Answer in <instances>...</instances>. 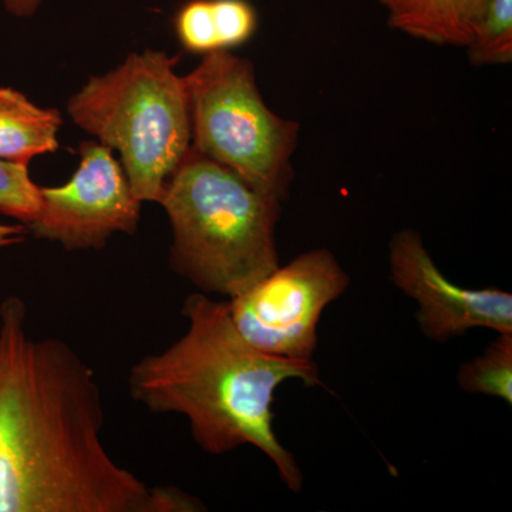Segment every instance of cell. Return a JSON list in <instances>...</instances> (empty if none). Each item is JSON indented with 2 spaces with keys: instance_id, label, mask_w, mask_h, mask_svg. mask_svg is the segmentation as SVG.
Segmentation results:
<instances>
[{
  "instance_id": "cell-1",
  "label": "cell",
  "mask_w": 512,
  "mask_h": 512,
  "mask_svg": "<svg viewBox=\"0 0 512 512\" xmlns=\"http://www.w3.org/2000/svg\"><path fill=\"white\" fill-rule=\"evenodd\" d=\"M28 319L19 296L0 303V512L204 511L114 461L96 372L64 340L33 338Z\"/></svg>"
},
{
  "instance_id": "cell-2",
  "label": "cell",
  "mask_w": 512,
  "mask_h": 512,
  "mask_svg": "<svg viewBox=\"0 0 512 512\" xmlns=\"http://www.w3.org/2000/svg\"><path fill=\"white\" fill-rule=\"evenodd\" d=\"M188 328L163 352L131 367L128 392L156 414H181L202 451L221 456L254 446L274 463L293 493H301L303 473L274 430L275 393L288 380L323 386L315 360L266 355L235 328L228 301L191 293L183 303Z\"/></svg>"
},
{
  "instance_id": "cell-3",
  "label": "cell",
  "mask_w": 512,
  "mask_h": 512,
  "mask_svg": "<svg viewBox=\"0 0 512 512\" xmlns=\"http://www.w3.org/2000/svg\"><path fill=\"white\" fill-rule=\"evenodd\" d=\"M170 266L205 295L234 298L279 266L282 202L194 148L165 183Z\"/></svg>"
},
{
  "instance_id": "cell-4",
  "label": "cell",
  "mask_w": 512,
  "mask_h": 512,
  "mask_svg": "<svg viewBox=\"0 0 512 512\" xmlns=\"http://www.w3.org/2000/svg\"><path fill=\"white\" fill-rule=\"evenodd\" d=\"M178 57L146 50L92 77L67 106L74 123L117 150L134 195L160 202L165 183L191 150V117Z\"/></svg>"
},
{
  "instance_id": "cell-5",
  "label": "cell",
  "mask_w": 512,
  "mask_h": 512,
  "mask_svg": "<svg viewBox=\"0 0 512 512\" xmlns=\"http://www.w3.org/2000/svg\"><path fill=\"white\" fill-rule=\"evenodd\" d=\"M184 80L191 147L255 190L284 202L291 190L301 126L266 106L252 63L229 50H217L204 55Z\"/></svg>"
},
{
  "instance_id": "cell-6",
  "label": "cell",
  "mask_w": 512,
  "mask_h": 512,
  "mask_svg": "<svg viewBox=\"0 0 512 512\" xmlns=\"http://www.w3.org/2000/svg\"><path fill=\"white\" fill-rule=\"evenodd\" d=\"M349 285L329 249H312L229 298V315L242 338L266 355L313 360L319 320Z\"/></svg>"
},
{
  "instance_id": "cell-7",
  "label": "cell",
  "mask_w": 512,
  "mask_h": 512,
  "mask_svg": "<svg viewBox=\"0 0 512 512\" xmlns=\"http://www.w3.org/2000/svg\"><path fill=\"white\" fill-rule=\"evenodd\" d=\"M80 156L69 183L40 187L42 207L28 227L36 238L59 242L67 251L100 249L117 232L134 234L143 204L111 148L84 143Z\"/></svg>"
},
{
  "instance_id": "cell-8",
  "label": "cell",
  "mask_w": 512,
  "mask_h": 512,
  "mask_svg": "<svg viewBox=\"0 0 512 512\" xmlns=\"http://www.w3.org/2000/svg\"><path fill=\"white\" fill-rule=\"evenodd\" d=\"M389 271L393 285L417 303V325L433 342H448L477 328L512 332L511 293L454 284L440 271L414 229H400L393 235Z\"/></svg>"
},
{
  "instance_id": "cell-9",
  "label": "cell",
  "mask_w": 512,
  "mask_h": 512,
  "mask_svg": "<svg viewBox=\"0 0 512 512\" xmlns=\"http://www.w3.org/2000/svg\"><path fill=\"white\" fill-rule=\"evenodd\" d=\"M390 28L440 46L466 47L485 0H377Z\"/></svg>"
},
{
  "instance_id": "cell-10",
  "label": "cell",
  "mask_w": 512,
  "mask_h": 512,
  "mask_svg": "<svg viewBox=\"0 0 512 512\" xmlns=\"http://www.w3.org/2000/svg\"><path fill=\"white\" fill-rule=\"evenodd\" d=\"M62 123L56 109H43L18 90L0 87V160L28 165L55 153Z\"/></svg>"
},
{
  "instance_id": "cell-11",
  "label": "cell",
  "mask_w": 512,
  "mask_h": 512,
  "mask_svg": "<svg viewBox=\"0 0 512 512\" xmlns=\"http://www.w3.org/2000/svg\"><path fill=\"white\" fill-rule=\"evenodd\" d=\"M457 384L463 392L512 404V332L498 333L480 356L461 365Z\"/></svg>"
},
{
  "instance_id": "cell-12",
  "label": "cell",
  "mask_w": 512,
  "mask_h": 512,
  "mask_svg": "<svg viewBox=\"0 0 512 512\" xmlns=\"http://www.w3.org/2000/svg\"><path fill=\"white\" fill-rule=\"evenodd\" d=\"M466 49L474 66L512 62V0H485Z\"/></svg>"
},
{
  "instance_id": "cell-13",
  "label": "cell",
  "mask_w": 512,
  "mask_h": 512,
  "mask_svg": "<svg viewBox=\"0 0 512 512\" xmlns=\"http://www.w3.org/2000/svg\"><path fill=\"white\" fill-rule=\"evenodd\" d=\"M40 207V187L30 178L28 165L0 160V212L28 228Z\"/></svg>"
},
{
  "instance_id": "cell-14",
  "label": "cell",
  "mask_w": 512,
  "mask_h": 512,
  "mask_svg": "<svg viewBox=\"0 0 512 512\" xmlns=\"http://www.w3.org/2000/svg\"><path fill=\"white\" fill-rule=\"evenodd\" d=\"M175 33L185 50L191 53L217 52V32L212 18L211 0H190L175 16Z\"/></svg>"
},
{
  "instance_id": "cell-15",
  "label": "cell",
  "mask_w": 512,
  "mask_h": 512,
  "mask_svg": "<svg viewBox=\"0 0 512 512\" xmlns=\"http://www.w3.org/2000/svg\"><path fill=\"white\" fill-rule=\"evenodd\" d=\"M220 50L247 43L258 28V15L248 0H211Z\"/></svg>"
},
{
  "instance_id": "cell-16",
  "label": "cell",
  "mask_w": 512,
  "mask_h": 512,
  "mask_svg": "<svg viewBox=\"0 0 512 512\" xmlns=\"http://www.w3.org/2000/svg\"><path fill=\"white\" fill-rule=\"evenodd\" d=\"M28 232L22 224H0V249L22 244Z\"/></svg>"
},
{
  "instance_id": "cell-17",
  "label": "cell",
  "mask_w": 512,
  "mask_h": 512,
  "mask_svg": "<svg viewBox=\"0 0 512 512\" xmlns=\"http://www.w3.org/2000/svg\"><path fill=\"white\" fill-rule=\"evenodd\" d=\"M3 5L10 15L30 18L39 10L42 0H3Z\"/></svg>"
}]
</instances>
